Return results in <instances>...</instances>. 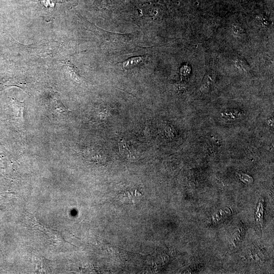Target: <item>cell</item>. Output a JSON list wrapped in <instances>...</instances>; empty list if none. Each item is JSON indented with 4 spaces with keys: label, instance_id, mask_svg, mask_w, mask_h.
Listing matches in <instances>:
<instances>
[{
    "label": "cell",
    "instance_id": "cell-3",
    "mask_svg": "<svg viewBox=\"0 0 274 274\" xmlns=\"http://www.w3.org/2000/svg\"><path fill=\"white\" fill-rule=\"evenodd\" d=\"M35 260L37 261L36 268V271L41 272H47V268L44 267L45 266L47 267V264L49 260H47L45 258L39 257H35Z\"/></svg>",
    "mask_w": 274,
    "mask_h": 274
},
{
    "label": "cell",
    "instance_id": "cell-5",
    "mask_svg": "<svg viewBox=\"0 0 274 274\" xmlns=\"http://www.w3.org/2000/svg\"><path fill=\"white\" fill-rule=\"evenodd\" d=\"M70 72L71 73L73 78L76 80V81L79 80V77L78 73V71L74 67V66L71 65H67Z\"/></svg>",
    "mask_w": 274,
    "mask_h": 274
},
{
    "label": "cell",
    "instance_id": "cell-1",
    "mask_svg": "<svg viewBox=\"0 0 274 274\" xmlns=\"http://www.w3.org/2000/svg\"><path fill=\"white\" fill-rule=\"evenodd\" d=\"M118 146L121 155L131 160H136L140 157L139 153L133 147L127 144L124 140L118 142Z\"/></svg>",
    "mask_w": 274,
    "mask_h": 274
},
{
    "label": "cell",
    "instance_id": "cell-2",
    "mask_svg": "<svg viewBox=\"0 0 274 274\" xmlns=\"http://www.w3.org/2000/svg\"><path fill=\"white\" fill-rule=\"evenodd\" d=\"M143 56H135L128 58L122 63L123 68L125 70H130L141 65L144 63Z\"/></svg>",
    "mask_w": 274,
    "mask_h": 274
},
{
    "label": "cell",
    "instance_id": "cell-4",
    "mask_svg": "<svg viewBox=\"0 0 274 274\" xmlns=\"http://www.w3.org/2000/svg\"><path fill=\"white\" fill-rule=\"evenodd\" d=\"M53 108L59 112H64L67 111L62 104L58 100L55 99L53 103Z\"/></svg>",
    "mask_w": 274,
    "mask_h": 274
}]
</instances>
